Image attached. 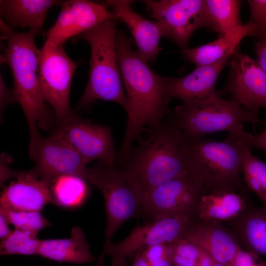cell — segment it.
<instances>
[{"label": "cell", "mask_w": 266, "mask_h": 266, "mask_svg": "<svg viewBox=\"0 0 266 266\" xmlns=\"http://www.w3.org/2000/svg\"><path fill=\"white\" fill-rule=\"evenodd\" d=\"M132 0H109L106 5L111 7L117 19L130 30L137 47V53L146 63L155 61L160 50L159 42L164 37L159 23L152 21L136 13L132 8Z\"/></svg>", "instance_id": "18"}, {"label": "cell", "mask_w": 266, "mask_h": 266, "mask_svg": "<svg viewBox=\"0 0 266 266\" xmlns=\"http://www.w3.org/2000/svg\"><path fill=\"white\" fill-rule=\"evenodd\" d=\"M217 262L231 266L241 248L234 231L218 221H195L183 234Z\"/></svg>", "instance_id": "16"}, {"label": "cell", "mask_w": 266, "mask_h": 266, "mask_svg": "<svg viewBox=\"0 0 266 266\" xmlns=\"http://www.w3.org/2000/svg\"><path fill=\"white\" fill-rule=\"evenodd\" d=\"M110 266H129L127 262H112Z\"/></svg>", "instance_id": "41"}, {"label": "cell", "mask_w": 266, "mask_h": 266, "mask_svg": "<svg viewBox=\"0 0 266 266\" xmlns=\"http://www.w3.org/2000/svg\"><path fill=\"white\" fill-rule=\"evenodd\" d=\"M198 266H226L217 262L209 255L202 251Z\"/></svg>", "instance_id": "39"}, {"label": "cell", "mask_w": 266, "mask_h": 266, "mask_svg": "<svg viewBox=\"0 0 266 266\" xmlns=\"http://www.w3.org/2000/svg\"><path fill=\"white\" fill-rule=\"evenodd\" d=\"M249 146L266 151V129L260 134L254 136Z\"/></svg>", "instance_id": "38"}, {"label": "cell", "mask_w": 266, "mask_h": 266, "mask_svg": "<svg viewBox=\"0 0 266 266\" xmlns=\"http://www.w3.org/2000/svg\"><path fill=\"white\" fill-rule=\"evenodd\" d=\"M35 165L31 169L39 179L49 184L64 175L84 177L88 163L66 141L53 133L42 137L36 148Z\"/></svg>", "instance_id": "15"}, {"label": "cell", "mask_w": 266, "mask_h": 266, "mask_svg": "<svg viewBox=\"0 0 266 266\" xmlns=\"http://www.w3.org/2000/svg\"><path fill=\"white\" fill-rule=\"evenodd\" d=\"M132 44L123 31L117 32L115 48L128 100L126 130L117 152V162L122 164L146 126L156 127L171 113L164 99V76L151 69Z\"/></svg>", "instance_id": "1"}, {"label": "cell", "mask_w": 266, "mask_h": 266, "mask_svg": "<svg viewBox=\"0 0 266 266\" xmlns=\"http://www.w3.org/2000/svg\"><path fill=\"white\" fill-rule=\"evenodd\" d=\"M235 233L240 247L266 257V205L250 206L234 220L226 223Z\"/></svg>", "instance_id": "24"}, {"label": "cell", "mask_w": 266, "mask_h": 266, "mask_svg": "<svg viewBox=\"0 0 266 266\" xmlns=\"http://www.w3.org/2000/svg\"><path fill=\"white\" fill-rule=\"evenodd\" d=\"M172 266H198L202 250L182 235L171 243Z\"/></svg>", "instance_id": "30"}, {"label": "cell", "mask_w": 266, "mask_h": 266, "mask_svg": "<svg viewBox=\"0 0 266 266\" xmlns=\"http://www.w3.org/2000/svg\"><path fill=\"white\" fill-rule=\"evenodd\" d=\"M53 133L69 143L88 163L99 159L115 165L117 152L111 129L84 119L74 113L56 127Z\"/></svg>", "instance_id": "13"}, {"label": "cell", "mask_w": 266, "mask_h": 266, "mask_svg": "<svg viewBox=\"0 0 266 266\" xmlns=\"http://www.w3.org/2000/svg\"><path fill=\"white\" fill-rule=\"evenodd\" d=\"M63 1L57 0H0V21L9 29L30 27L43 33V24L49 9Z\"/></svg>", "instance_id": "22"}, {"label": "cell", "mask_w": 266, "mask_h": 266, "mask_svg": "<svg viewBox=\"0 0 266 266\" xmlns=\"http://www.w3.org/2000/svg\"><path fill=\"white\" fill-rule=\"evenodd\" d=\"M0 210L5 213L10 224L15 229L27 231L37 235L40 230L52 225L41 211H16L1 206Z\"/></svg>", "instance_id": "29"}, {"label": "cell", "mask_w": 266, "mask_h": 266, "mask_svg": "<svg viewBox=\"0 0 266 266\" xmlns=\"http://www.w3.org/2000/svg\"><path fill=\"white\" fill-rule=\"evenodd\" d=\"M151 16L160 23L164 37L174 42L182 50L188 48L193 33L206 27L204 0L144 1Z\"/></svg>", "instance_id": "11"}, {"label": "cell", "mask_w": 266, "mask_h": 266, "mask_svg": "<svg viewBox=\"0 0 266 266\" xmlns=\"http://www.w3.org/2000/svg\"><path fill=\"white\" fill-rule=\"evenodd\" d=\"M238 0H204L206 28L219 36L242 25Z\"/></svg>", "instance_id": "26"}, {"label": "cell", "mask_w": 266, "mask_h": 266, "mask_svg": "<svg viewBox=\"0 0 266 266\" xmlns=\"http://www.w3.org/2000/svg\"><path fill=\"white\" fill-rule=\"evenodd\" d=\"M37 255L58 262L74 264L95 261L85 235L79 226L71 229L68 238L41 239Z\"/></svg>", "instance_id": "23"}, {"label": "cell", "mask_w": 266, "mask_h": 266, "mask_svg": "<svg viewBox=\"0 0 266 266\" xmlns=\"http://www.w3.org/2000/svg\"><path fill=\"white\" fill-rule=\"evenodd\" d=\"M170 116L187 139L227 131L248 147L254 135L244 131L243 123H261L266 126L257 115L231 99L222 98L217 91L201 99L183 102L175 107Z\"/></svg>", "instance_id": "5"}, {"label": "cell", "mask_w": 266, "mask_h": 266, "mask_svg": "<svg viewBox=\"0 0 266 266\" xmlns=\"http://www.w3.org/2000/svg\"><path fill=\"white\" fill-rule=\"evenodd\" d=\"M241 173L247 189L266 205V164L254 156L248 146L242 149Z\"/></svg>", "instance_id": "27"}, {"label": "cell", "mask_w": 266, "mask_h": 266, "mask_svg": "<svg viewBox=\"0 0 266 266\" xmlns=\"http://www.w3.org/2000/svg\"><path fill=\"white\" fill-rule=\"evenodd\" d=\"M84 178L102 193L106 223L102 248L111 242L120 227L143 213L141 200L123 171L102 160L88 168Z\"/></svg>", "instance_id": "7"}, {"label": "cell", "mask_w": 266, "mask_h": 266, "mask_svg": "<svg viewBox=\"0 0 266 266\" xmlns=\"http://www.w3.org/2000/svg\"><path fill=\"white\" fill-rule=\"evenodd\" d=\"M193 221L185 216H163L138 225L124 240L115 244L111 242L102 248L97 265H103L106 255L112 262H127L129 258L150 246L173 243L183 235Z\"/></svg>", "instance_id": "9"}, {"label": "cell", "mask_w": 266, "mask_h": 266, "mask_svg": "<svg viewBox=\"0 0 266 266\" xmlns=\"http://www.w3.org/2000/svg\"><path fill=\"white\" fill-rule=\"evenodd\" d=\"M187 140L196 171L206 191L247 190L240 178L245 144L230 134L223 141L203 137Z\"/></svg>", "instance_id": "6"}, {"label": "cell", "mask_w": 266, "mask_h": 266, "mask_svg": "<svg viewBox=\"0 0 266 266\" xmlns=\"http://www.w3.org/2000/svg\"><path fill=\"white\" fill-rule=\"evenodd\" d=\"M116 18H110L78 35L90 46L89 78L75 110L88 107L97 100L115 102L126 111L128 100L115 48Z\"/></svg>", "instance_id": "4"}, {"label": "cell", "mask_w": 266, "mask_h": 266, "mask_svg": "<svg viewBox=\"0 0 266 266\" xmlns=\"http://www.w3.org/2000/svg\"><path fill=\"white\" fill-rule=\"evenodd\" d=\"M257 35L255 24L251 20L233 29L209 43L182 50L184 58L196 67L211 64L230 57L239 47L241 41L246 36Z\"/></svg>", "instance_id": "21"}, {"label": "cell", "mask_w": 266, "mask_h": 266, "mask_svg": "<svg viewBox=\"0 0 266 266\" xmlns=\"http://www.w3.org/2000/svg\"><path fill=\"white\" fill-rule=\"evenodd\" d=\"M39 82L44 101L52 107L56 127L74 113L69 104L71 83L77 66L63 46L44 43L40 49Z\"/></svg>", "instance_id": "8"}, {"label": "cell", "mask_w": 266, "mask_h": 266, "mask_svg": "<svg viewBox=\"0 0 266 266\" xmlns=\"http://www.w3.org/2000/svg\"><path fill=\"white\" fill-rule=\"evenodd\" d=\"M9 220L5 213L0 210V238L2 240L7 237L12 232L9 227Z\"/></svg>", "instance_id": "37"}, {"label": "cell", "mask_w": 266, "mask_h": 266, "mask_svg": "<svg viewBox=\"0 0 266 266\" xmlns=\"http://www.w3.org/2000/svg\"><path fill=\"white\" fill-rule=\"evenodd\" d=\"M89 184L84 177L79 175L58 177L48 184L53 204L66 209L80 207L89 196Z\"/></svg>", "instance_id": "25"}, {"label": "cell", "mask_w": 266, "mask_h": 266, "mask_svg": "<svg viewBox=\"0 0 266 266\" xmlns=\"http://www.w3.org/2000/svg\"><path fill=\"white\" fill-rule=\"evenodd\" d=\"M140 137L121 169L140 197L185 174L196 172L187 139L170 116Z\"/></svg>", "instance_id": "2"}, {"label": "cell", "mask_w": 266, "mask_h": 266, "mask_svg": "<svg viewBox=\"0 0 266 266\" xmlns=\"http://www.w3.org/2000/svg\"><path fill=\"white\" fill-rule=\"evenodd\" d=\"M247 2L250 8V20L256 26L258 39L266 35V0H249Z\"/></svg>", "instance_id": "32"}, {"label": "cell", "mask_w": 266, "mask_h": 266, "mask_svg": "<svg viewBox=\"0 0 266 266\" xmlns=\"http://www.w3.org/2000/svg\"><path fill=\"white\" fill-rule=\"evenodd\" d=\"M231 57L195 67L192 72L184 77L164 76V96L166 104L168 105L172 98H178L183 102H186L215 93L217 79L229 64Z\"/></svg>", "instance_id": "17"}, {"label": "cell", "mask_w": 266, "mask_h": 266, "mask_svg": "<svg viewBox=\"0 0 266 266\" xmlns=\"http://www.w3.org/2000/svg\"><path fill=\"white\" fill-rule=\"evenodd\" d=\"M40 242L37 235L15 229L7 237L1 240L0 255H37Z\"/></svg>", "instance_id": "28"}, {"label": "cell", "mask_w": 266, "mask_h": 266, "mask_svg": "<svg viewBox=\"0 0 266 266\" xmlns=\"http://www.w3.org/2000/svg\"><path fill=\"white\" fill-rule=\"evenodd\" d=\"M0 29L1 37L6 41L0 55V61L11 71L15 102L20 105L25 115L30 134L29 153L33 158L41 138L38 127L48 130L54 117L45 103L39 86L41 51L36 46L35 37L40 33L33 29L25 33L16 32L1 21Z\"/></svg>", "instance_id": "3"}, {"label": "cell", "mask_w": 266, "mask_h": 266, "mask_svg": "<svg viewBox=\"0 0 266 266\" xmlns=\"http://www.w3.org/2000/svg\"><path fill=\"white\" fill-rule=\"evenodd\" d=\"M206 190L196 172L173 179L154 188L142 199L143 213L151 220L163 216L191 218Z\"/></svg>", "instance_id": "10"}, {"label": "cell", "mask_w": 266, "mask_h": 266, "mask_svg": "<svg viewBox=\"0 0 266 266\" xmlns=\"http://www.w3.org/2000/svg\"><path fill=\"white\" fill-rule=\"evenodd\" d=\"M254 51L258 64L266 73V35L258 39L254 46Z\"/></svg>", "instance_id": "36"}, {"label": "cell", "mask_w": 266, "mask_h": 266, "mask_svg": "<svg viewBox=\"0 0 266 266\" xmlns=\"http://www.w3.org/2000/svg\"><path fill=\"white\" fill-rule=\"evenodd\" d=\"M15 179L4 186L0 206L16 211H41L45 205L53 204L48 184L32 170L18 171Z\"/></svg>", "instance_id": "19"}, {"label": "cell", "mask_w": 266, "mask_h": 266, "mask_svg": "<svg viewBox=\"0 0 266 266\" xmlns=\"http://www.w3.org/2000/svg\"><path fill=\"white\" fill-rule=\"evenodd\" d=\"M129 266H149L143 259L140 252L133 256V260Z\"/></svg>", "instance_id": "40"}, {"label": "cell", "mask_w": 266, "mask_h": 266, "mask_svg": "<svg viewBox=\"0 0 266 266\" xmlns=\"http://www.w3.org/2000/svg\"><path fill=\"white\" fill-rule=\"evenodd\" d=\"M231 266H266V263L259 255L241 248Z\"/></svg>", "instance_id": "33"}, {"label": "cell", "mask_w": 266, "mask_h": 266, "mask_svg": "<svg viewBox=\"0 0 266 266\" xmlns=\"http://www.w3.org/2000/svg\"><path fill=\"white\" fill-rule=\"evenodd\" d=\"M248 190L205 191L200 196L194 215L195 221L227 223L252 205Z\"/></svg>", "instance_id": "20"}, {"label": "cell", "mask_w": 266, "mask_h": 266, "mask_svg": "<svg viewBox=\"0 0 266 266\" xmlns=\"http://www.w3.org/2000/svg\"><path fill=\"white\" fill-rule=\"evenodd\" d=\"M171 243L154 245L140 253L149 266H172Z\"/></svg>", "instance_id": "31"}, {"label": "cell", "mask_w": 266, "mask_h": 266, "mask_svg": "<svg viewBox=\"0 0 266 266\" xmlns=\"http://www.w3.org/2000/svg\"><path fill=\"white\" fill-rule=\"evenodd\" d=\"M61 9L53 26L45 33V43L63 46L73 36L80 34L116 15L104 5L86 0L63 1Z\"/></svg>", "instance_id": "14"}, {"label": "cell", "mask_w": 266, "mask_h": 266, "mask_svg": "<svg viewBox=\"0 0 266 266\" xmlns=\"http://www.w3.org/2000/svg\"><path fill=\"white\" fill-rule=\"evenodd\" d=\"M12 160L11 157L3 153L0 156V187H3L4 183L9 179L16 177L18 171L15 170L8 166Z\"/></svg>", "instance_id": "34"}, {"label": "cell", "mask_w": 266, "mask_h": 266, "mask_svg": "<svg viewBox=\"0 0 266 266\" xmlns=\"http://www.w3.org/2000/svg\"><path fill=\"white\" fill-rule=\"evenodd\" d=\"M15 102L12 90H9L5 85L2 76L0 77V118L5 108Z\"/></svg>", "instance_id": "35"}, {"label": "cell", "mask_w": 266, "mask_h": 266, "mask_svg": "<svg viewBox=\"0 0 266 266\" xmlns=\"http://www.w3.org/2000/svg\"><path fill=\"white\" fill-rule=\"evenodd\" d=\"M230 71L225 87L217 93L228 94L231 100L249 113L257 115L266 108V73L256 59L244 54L239 47L231 56Z\"/></svg>", "instance_id": "12"}]
</instances>
